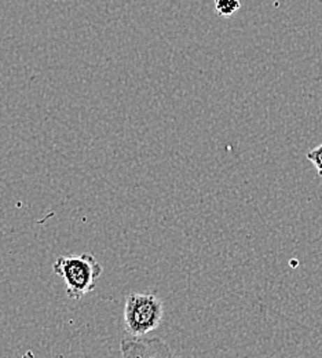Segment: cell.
<instances>
[{"mask_svg": "<svg viewBox=\"0 0 322 358\" xmlns=\"http://www.w3.org/2000/svg\"><path fill=\"white\" fill-rule=\"evenodd\" d=\"M52 271L64 280L66 295L73 301H80L95 289L103 268L92 254L85 252L58 257L52 265Z\"/></svg>", "mask_w": 322, "mask_h": 358, "instance_id": "6da1fadb", "label": "cell"}, {"mask_svg": "<svg viewBox=\"0 0 322 358\" xmlns=\"http://www.w3.org/2000/svg\"><path fill=\"white\" fill-rule=\"evenodd\" d=\"M163 317V301L157 295L133 292L126 298L124 324L130 336H146L160 327Z\"/></svg>", "mask_w": 322, "mask_h": 358, "instance_id": "7a4b0ae2", "label": "cell"}, {"mask_svg": "<svg viewBox=\"0 0 322 358\" xmlns=\"http://www.w3.org/2000/svg\"><path fill=\"white\" fill-rule=\"evenodd\" d=\"M122 358H177L171 346L159 336H127L120 342Z\"/></svg>", "mask_w": 322, "mask_h": 358, "instance_id": "3957f363", "label": "cell"}, {"mask_svg": "<svg viewBox=\"0 0 322 358\" xmlns=\"http://www.w3.org/2000/svg\"><path fill=\"white\" fill-rule=\"evenodd\" d=\"M215 10L221 17H231L241 8L240 0H214Z\"/></svg>", "mask_w": 322, "mask_h": 358, "instance_id": "277c9868", "label": "cell"}, {"mask_svg": "<svg viewBox=\"0 0 322 358\" xmlns=\"http://www.w3.org/2000/svg\"><path fill=\"white\" fill-rule=\"evenodd\" d=\"M307 160L312 162V164L317 170L319 177L322 178V143L307 153Z\"/></svg>", "mask_w": 322, "mask_h": 358, "instance_id": "5b68a950", "label": "cell"}]
</instances>
